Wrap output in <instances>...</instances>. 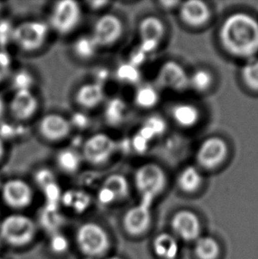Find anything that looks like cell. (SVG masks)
Instances as JSON below:
<instances>
[{"label": "cell", "mask_w": 258, "mask_h": 259, "mask_svg": "<svg viewBox=\"0 0 258 259\" xmlns=\"http://www.w3.org/2000/svg\"><path fill=\"white\" fill-rule=\"evenodd\" d=\"M12 83L15 91H31L35 83V78L28 71L19 70L12 78Z\"/></svg>", "instance_id": "obj_32"}, {"label": "cell", "mask_w": 258, "mask_h": 259, "mask_svg": "<svg viewBox=\"0 0 258 259\" xmlns=\"http://www.w3.org/2000/svg\"><path fill=\"white\" fill-rule=\"evenodd\" d=\"M81 18L80 5L73 0H61L53 7L51 25L60 34L66 35L76 28Z\"/></svg>", "instance_id": "obj_6"}, {"label": "cell", "mask_w": 258, "mask_h": 259, "mask_svg": "<svg viewBox=\"0 0 258 259\" xmlns=\"http://www.w3.org/2000/svg\"><path fill=\"white\" fill-rule=\"evenodd\" d=\"M5 112H6V105H5L3 98L0 97V119L3 118Z\"/></svg>", "instance_id": "obj_42"}, {"label": "cell", "mask_w": 258, "mask_h": 259, "mask_svg": "<svg viewBox=\"0 0 258 259\" xmlns=\"http://www.w3.org/2000/svg\"><path fill=\"white\" fill-rule=\"evenodd\" d=\"M38 107V99L32 91H15L9 103L11 115L19 121L31 119Z\"/></svg>", "instance_id": "obj_13"}, {"label": "cell", "mask_w": 258, "mask_h": 259, "mask_svg": "<svg viewBox=\"0 0 258 259\" xmlns=\"http://www.w3.org/2000/svg\"><path fill=\"white\" fill-rule=\"evenodd\" d=\"M97 49L98 46H96L91 35L80 36L73 44V53L81 60H91L96 54Z\"/></svg>", "instance_id": "obj_28"}, {"label": "cell", "mask_w": 258, "mask_h": 259, "mask_svg": "<svg viewBox=\"0 0 258 259\" xmlns=\"http://www.w3.org/2000/svg\"><path fill=\"white\" fill-rule=\"evenodd\" d=\"M189 75L180 64L168 61L158 70L157 81L163 88L171 91H183L189 87Z\"/></svg>", "instance_id": "obj_12"}, {"label": "cell", "mask_w": 258, "mask_h": 259, "mask_svg": "<svg viewBox=\"0 0 258 259\" xmlns=\"http://www.w3.org/2000/svg\"><path fill=\"white\" fill-rule=\"evenodd\" d=\"M64 205L74 210L76 213L83 212L91 204V197L81 190H68L61 196Z\"/></svg>", "instance_id": "obj_23"}, {"label": "cell", "mask_w": 258, "mask_h": 259, "mask_svg": "<svg viewBox=\"0 0 258 259\" xmlns=\"http://www.w3.org/2000/svg\"><path fill=\"white\" fill-rule=\"evenodd\" d=\"M88 122L89 121H88L87 117L81 113H76L75 115L73 116V119L70 120L72 126L74 125L80 128H83L84 126H87Z\"/></svg>", "instance_id": "obj_40"}, {"label": "cell", "mask_w": 258, "mask_h": 259, "mask_svg": "<svg viewBox=\"0 0 258 259\" xmlns=\"http://www.w3.org/2000/svg\"><path fill=\"white\" fill-rule=\"evenodd\" d=\"M1 8H2V5L0 3V11H1Z\"/></svg>", "instance_id": "obj_47"}, {"label": "cell", "mask_w": 258, "mask_h": 259, "mask_svg": "<svg viewBox=\"0 0 258 259\" xmlns=\"http://www.w3.org/2000/svg\"><path fill=\"white\" fill-rule=\"evenodd\" d=\"M110 189L115 196L117 201L125 199L129 194V184L125 176L114 174L105 179L103 185Z\"/></svg>", "instance_id": "obj_26"}, {"label": "cell", "mask_w": 258, "mask_h": 259, "mask_svg": "<svg viewBox=\"0 0 258 259\" xmlns=\"http://www.w3.org/2000/svg\"><path fill=\"white\" fill-rule=\"evenodd\" d=\"M49 30V26L44 21H24L14 27L12 40L24 52H35L46 44Z\"/></svg>", "instance_id": "obj_5"}, {"label": "cell", "mask_w": 258, "mask_h": 259, "mask_svg": "<svg viewBox=\"0 0 258 259\" xmlns=\"http://www.w3.org/2000/svg\"><path fill=\"white\" fill-rule=\"evenodd\" d=\"M4 203L15 210L29 206L34 199V191L28 182L21 179H11L0 188Z\"/></svg>", "instance_id": "obj_9"}, {"label": "cell", "mask_w": 258, "mask_h": 259, "mask_svg": "<svg viewBox=\"0 0 258 259\" xmlns=\"http://www.w3.org/2000/svg\"><path fill=\"white\" fill-rule=\"evenodd\" d=\"M116 77L122 82L134 84L139 81L141 74L135 65L131 63L121 64L116 70Z\"/></svg>", "instance_id": "obj_31"}, {"label": "cell", "mask_w": 258, "mask_h": 259, "mask_svg": "<svg viewBox=\"0 0 258 259\" xmlns=\"http://www.w3.org/2000/svg\"><path fill=\"white\" fill-rule=\"evenodd\" d=\"M182 21L187 24L198 27L204 24L210 18V9L202 1L190 0L184 2L180 8Z\"/></svg>", "instance_id": "obj_17"}, {"label": "cell", "mask_w": 258, "mask_h": 259, "mask_svg": "<svg viewBox=\"0 0 258 259\" xmlns=\"http://www.w3.org/2000/svg\"><path fill=\"white\" fill-rule=\"evenodd\" d=\"M115 150V141L112 137L106 134H95L85 141L82 157L91 165H104L111 159Z\"/></svg>", "instance_id": "obj_7"}, {"label": "cell", "mask_w": 258, "mask_h": 259, "mask_svg": "<svg viewBox=\"0 0 258 259\" xmlns=\"http://www.w3.org/2000/svg\"><path fill=\"white\" fill-rule=\"evenodd\" d=\"M75 242L80 252L91 258L104 256L111 248L108 233L102 226L94 222L80 225L75 234Z\"/></svg>", "instance_id": "obj_3"}, {"label": "cell", "mask_w": 258, "mask_h": 259, "mask_svg": "<svg viewBox=\"0 0 258 259\" xmlns=\"http://www.w3.org/2000/svg\"><path fill=\"white\" fill-rule=\"evenodd\" d=\"M124 30L122 21L117 15L105 14L95 22L91 38L98 47H107L118 42Z\"/></svg>", "instance_id": "obj_8"}, {"label": "cell", "mask_w": 258, "mask_h": 259, "mask_svg": "<svg viewBox=\"0 0 258 259\" xmlns=\"http://www.w3.org/2000/svg\"><path fill=\"white\" fill-rule=\"evenodd\" d=\"M105 122L110 126H119L125 120L126 116V105L121 98H112L105 105Z\"/></svg>", "instance_id": "obj_21"}, {"label": "cell", "mask_w": 258, "mask_h": 259, "mask_svg": "<svg viewBox=\"0 0 258 259\" xmlns=\"http://www.w3.org/2000/svg\"><path fill=\"white\" fill-rule=\"evenodd\" d=\"M1 185H2V183H1V181H0V188H1Z\"/></svg>", "instance_id": "obj_48"}, {"label": "cell", "mask_w": 258, "mask_h": 259, "mask_svg": "<svg viewBox=\"0 0 258 259\" xmlns=\"http://www.w3.org/2000/svg\"><path fill=\"white\" fill-rule=\"evenodd\" d=\"M175 235L185 241H196L201 233V223L196 214L190 210H181L171 220Z\"/></svg>", "instance_id": "obj_15"}, {"label": "cell", "mask_w": 258, "mask_h": 259, "mask_svg": "<svg viewBox=\"0 0 258 259\" xmlns=\"http://www.w3.org/2000/svg\"><path fill=\"white\" fill-rule=\"evenodd\" d=\"M98 199L99 203L104 205H110L117 201L113 193L104 186H102L101 189L98 190Z\"/></svg>", "instance_id": "obj_37"}, {"label": "cell", "mask_w": 258, "mask_h": 259, "mask_svg": "<svg viewBox=\"0 0 258 259\" xmlns=\"http://www.w3.org/2000/svg\"><path fill=\"white\" fill-rule=\"evenodd\" d=\"M241 74L246 84L253 90L258 91V59L251 58L246 62Z\"/></svg>", "instance_id": "obj_30"}, {"label": "cell", "mask_w": 258, "mask_h": 259, "mask_svg": "<svg viewBox=\"0 0 258 259\" xmlns=\"http://www.w3.org/2000/svg\"><path fill=\"white\" fill-rule=\"evenodd\" d=\"M49 248L51 251L56 255H64L69 249V240L64 234H61L60 232H55L51 235Z\"/></svg>", "instance_id": "obj_33"}, {"label": "cell", "mask_w": 258, "mask_h": 259, "mask_svg": "<svg viewBox=\"0 0 258 259\" xmlns=\"http://www.w3.org/2000/svg\"><path fill=\"white\" fill-rule=\"evenodd\" d=\"M144 125L152 130L156 137L164 133V130L166 128V125H165L164 119H161L157 116H153V117L149 118Z\"/></svg>", "instance_id": "obj_36"}, {"label": "cell", "mask_w": 258, "mask_h": 259, "mask_svg": "<svg viewBox=\"0 0 258 259\" xmlns=\"http://www.w3.org/2000/svg\"><path fill=\"white\" fill-rule=\"evenodd\" d=\"M5 153H6V146H5L3 139L0 137V160L3 158Z\"/></svg>", "instance_id": "obj_43"}, {"label": "cell", "mask_w": 258, "mask_h": 259, "mask_svg": "<svg viewBox=\"0 0 258 259\" xmlns=\"http://www.w3.org/2000/svg\"><path fill=\"white\" fill-rule=\"evenodd\" d=\"M132 144L135 151L139 153H143L144 151H146L149 146V142L145 140L143 137H141L139 134H136L135 137L133 138Z\"/></svg>", "instance_id": "obj_39"}, {"label": "cell", "mask_w": 258, "mask_h": 259, "mask_svg": "<svg viewBox=\"0 0 258 259\" xmlns=\"http://www.w3.org/2000/svg\"><path fill=\"white\" fill-rule=\"evenodd\" d=\"M202 182V175L197 167L188 165L180 172L178 183L180 188L185 192H194L199 189Z\"/></svg>", "instance_id": "obj_22"}, {"label": "cell", "mask_w": 258, "mask_h": 259, "mask_svg": "<svg viewBox=\"0 0 258 259\" xmlns=\"http://www.w3.org/2000/svg\"><path fill=\"white\" fill-rule=\"evenodd\" d=\"M36 235L35 221L24 214H10L0 221V239L7 245L22 248L30 244Z\"/></svg>", "instance_id": "obj_2"}, {"label": "cell", "mask_w": 258, "mask_h": 259, "mask_svg": "<svg viewBox=\"0 0 258 259\" xmlns=\"http://www.w3.org/2000/svg\"><path fill=\"white\" fill-rule=\"evenodd\" d=\"M159 100V95L156 88L151 85H143L136 91L135 102L136 105L143 109L152 108Z\"/></svg>", "instance_id": "obj_27"}, {"label": "cell", "mask_w": 258, "mask_h": 259, "mask_svg": "<svg viewBox=\"0 0 258 259\" xmlns=\"http://www.w3.org/2000/svg\"><path fill=\"white\" fill-rule=\"evenodd\" d=\"M105 98L104 87L98 82L85 83L78 88L74 99L77 105L87 110L96 108Z\"/></svg>", "instance_id": "obj_18"}, {"label": "cell", "mask_w": 258, "mask_h": 259, "mask_svg": "<svg viewBox=\"0 0 258 259\" xmlns=\"http://www.w3.org/2000/svg\"><path fill=\"white\" fill-rule=\"evenodd\" d=\"M153 250L160 259H176L180 253V245L174 235L162 233L154 239Z\"/></svg>", "instance_id": "obj_19"}, {"label": "cell", "mask_w": 258, "mask_h": 259, "mask_svg": "<svg viewBox=\"0 0 258 259\" xmlns=\"http://www.w3.org/2000/svg\"><path fill=\"white\" fill-rule=\"evenodd\" d=\"M72 130V125L66 117L59 113L44 116L38 123L40 136L49 142L56 143L66 139Z\"/></svg>", "instance_id": "obj_11"}, {"label": "cell", "mask_w": 258, "mask_h": 259, "mask_svg": "<svg viewBox=\"0 0 258 259\" xmlns=\"http://www.w3.org/2000/svg\"><path fill=\"white\" fill-rule=\"evenodd\" d=\"M35 181L36 184L42 189L56 182L53 172L50 169L46 168L39 169L38 171H36Z\"/></svg>", "instance_id": "obj_34"}, {"label": "cell", "mask_w": 258, "mask_h": 259, "mask_svg": "<svg viewBox=\"0 0 258 259\" xmlns=\"http://www.w3.org/2000/svg\"><path fill=\"white\" fill-rule=\"evenodd\" d=\"M83 259H94V258H91V257H86V256H85V257H84Z\"/></svg>", "instance_id": "obj_46"}, {"label": "cell", "mask_w": 258, "mask_h": 259, "mask_svg": "<svg viewBox=\"0 0 258 259\" xmlns=\"http://www.w3.org/2000/svg\"><path fill=\"white\" fill-rule=\"evenodd\" d=\"M221 44L228 53L240 58H254L258 53V21L250 14L235 13L224 21Z\"/></svg>", "instance_id": "obj_1"}, {"label": "cell", "mask_w": 258, "mask_h": 259, "mask_svg": "<svg viewBox=\"0 0 258 259\" xmlns=\"http://www.w3.org/2000/svg\"><path fill=\"white\" fill-rule=\"evenodd\" d=\"M139 33L142 40L141 48L146 53H151L157 49L164 36V24L157 17L147 16L140 22Z\"/></svg>", "instance_id": "obj_16"}, {"label": "cell", "mask_w": 258, "mask_h": 259, "mask_svg": "<svg viewBox=\"0 0 258 259\" xmlns=\"http://www.w3.org/2000/svg\"><path fill=\"white\" fill-rule=\"evenodd\" d=\"M211 74L205 69H197L189 75V87L196 91H206L211 85Z\"/></svg>", "instance_id": "obj_29"}, {"label": "cell", "mask_w": 258, "mask_h": 259, "mask_svg": "<svg viewBox=\"0 0 258 259\" xmlns=\"http://www.w3.org/2000/svg\"><path fill=\"white\" fill-rule=\"evenodd\" d=\"M109 2H107V1H91V2H89V5H90L91 8L96 9V10L105 7V6H107Z\"/></svg>", "instance_id": "obj_41"}, {"label": "cell", "mask_w": 258, "mask_h": 259, "mask_svg": "<svg viewBox=\"0 0 258 259\" xmlns=\"http://www.w3.org/2000/svg\"><path fill=\"white\" fill-rule=\"evenodd\" d=\"M150 204L143 203L130 208L123 218V226L128 235L139 236L146 233L151 224Z\"/></svg>", "instance_id": "obj_14"}, {"label": "cell", "mask_w": 258, "mask_h": 259, "mask_svg": "<svg viewBox=\"0 0 258 259\" xmlns=\"http://www.w3.org/2000/svg\"><path fill=\"white\" fill-rule=\"evenodd\" d=\"M12 69V58L10 54L4 50H0V83L9 75Z\"/></svg>", "instance_id": "obj_35"}, {"label": "cell", "mask_w": 258, "mask_h": 259, "mask_svg": "<svg viewBox=\"0 0 258 259\" xmlns=\"http://www.w3.org/2000/svg\"><path fill=\"white\" fill-rule=\"evenodd\" d=\"M171 117L179 126L191 127L198 122L200 112L192 104L180 103L171 109Z\"/></svg>", "instance_id": "obj_20"}, {"label": "cell", "mask_w": 258, "mask_h": 259, "mask_svg": "<svg viewBox=\"0 0 258 259\" xmlns=\"http://www.w3.org/2000/svg\"><path fill=\"white\" fill-rule=\"evenodd\" d=\"M105 259H122L121 257H119V256H107L106 258Z\"/></svg>", "instance_id": "obj_44"}, {"label": "cell", "mask_w": 258, "mask_h": 259, "mask_svg": "<svg viewBox=\"0 0 258 259\" xmlns=\"http://www.w3.org/2000/svg\"><path fill=\"white\" fill-rule=\"evenodd\" d=\"M227 143L222 138L209 137L200 144L196 153V159L202 167L214 168L227 158Z\"/></svg>", "instance_id": "obj_10"}, {"label": "cell", "mask_w": 258, "mask_h": 259, "mask_svg": "<svg viewBox=\"0 0 258 259\" xmlns=\"http://www.w3.org/2000/svg\"><path fill=\"white\" fill-rule=\"evenodd\" d=\"M14 28L11 26L8 21L0 22V45H6L12 39Z\"/></svg>", "instance_id": "obj_38"}, {"label": "cell", "mask_w": 258, "mask_h": 259, "mask_svg": "<svg viewBox=\"0 0 258 259\" xmlns=\"http://www.w3.org/2000/svg\"><path fill=\"white\" fill-rule=\"evenodd\" d=\"M0 259H4V258H2V257H0Z\"/></svg>", "instance_id": "obj_49"}, {"label": "cell", "mask_w": 258, "mask_h": 259, "mask_svg": "<svg viewBox=\"0 0 258 259\" xmlns=\"http://www.w3.org/2000/svg\"><path fill=\"white\" fill-rule=\"evenodd\" d=\"M2 244H3V242H2V240L0 239V249H1V246H2Z\"/></svg>", "instance_id": "obj_45"}, {"label": "cell", "mask_w": 258, "mask_h": 259, "mask_svg": "<svg viewBox=\"0 0 258 259\" xmlns=\"http://www.w3.org/2000/svg\"><path fill=\"white\" fill-rule=\"evenodd\" d=\"M56 163L62 172L71 175L76 172L80 168L81 158L73 149H64L57 155Z\"/></svg>", "instance_id": "obj_24"}, {"label": "cell", "mask_w": 258, "mask_h": 259, "mask_svg": "<svg viewBox=\"0 0 258 259\" xmlns=\"http://www.w3.org/2000/svg\"><path fill=\"white\" fill-rule=\"evenodd\" d=\"M220 252V244L216 239L204 236L195 241V253L199 259H217Z\"/></svg>", "instance_id": "obj_25"}, {"label": "cell", "mask_w": 258, "mask_h": 259, "mask_svg": "<svg viewBox=\"0 0 258 259\" xmlns=\"http://www.w3.org/2000/svg\"><path fill=\"white\" fill-rule=\"evenodd\" d=\"M166 176L164 170L154 163H147L137 168L135 174V185L143 196V203L150 202L159 195L165 187Z\"/></svg>", "instance_id": "obj_4"}]
</instances>
